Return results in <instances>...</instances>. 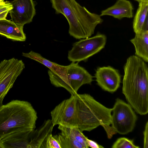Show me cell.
Returning a JSON list of instances; mask_svg holds the SVG:
<instances>
[{
    "label": "cell",
    "mask_w": 148,
    "mask_h": 148,
    "mask_svg": "<svg viewBox=\"0 0 148 148\" xmlns=\"http://www.w3.org/2000/svg\"><path fill=\"white\" fill-rule=\"evenodd\" d=\"M1 139H0V148H2L1 146Z\"/></svg>",
    "instance_id": "obj_26"
},
{
    "label": "cell",
    "mask_w": 148,
    "mask_h": 148,
    "mask_svg": "<svg viewBox=\"0 0 148 148\" xmlns=\"http://www.w3.org/2000/svg\"><path fill=\"white\" fill-rule=\"evenodd\" d=\"M95 77L98 85L105 91L114 92L119 87L121 75L118 70L110 66L97 68Z\"/></svg>",
    "instance_id": "obj_11"
},
{
    "label": "cell",
    "mask_w": 148,
    "mask_h": 148,
    "mask_svg": "<svg viewBox=\"0 0 148 148\" xmlns=\"http://www.w3.org/2000/svg\"><path fill=\"white\" fill-rule=\"evenodd\" d=\"M38 117L29 102L13 100L0 108V139L12 133L34 130Z\"/></svg>",
    "instance_id": "obj_4"
},
{
    "label": "cell",
    "mask_w": 148,
    "mask_h": 148,
    "mask_svg": "<svg viewBox=\"0 0 148 148\" xmlns=\"http://www.w3.org/2000/svg\"><path fill=\"white\" fill-rule=\"evenodd\" d=\"M56 13L61 14L69 25V33L74 38L80 39L90 37L95 29L103 20L98 14L92 13L76 0H50Z\"/></svg>",
    "instance_id": "obj_2"
},
{
    "label": "cell",
    "mask_w": 148,
    "mask_h": 148,
    "mask_svg": "<svg viewBox=\"0 0 148 148\" xmlns=\"http://www.w3.org/2000/svg\"><path fill=\"white\" fill-rule=\"evenodd\" d=\"M130 41L135 47L136 55L148 62V30H142L135 34L134 37Z\"/></svg>",
    "instance_id": "obj_16"
},
{
    "label": "cell",
    "mask_w": 148,
    "mask_h": 148,
    "mask_svg": "<svg viewBox=\"0 0 148 148\" xmlns=\"http://www.w3.org/2000/svg\"><path fill=\"white\" fill-rule=\"evenodd\" d=\"M58 129L62 134L70 137L80 143L84 148H88L86 137L78 127H67L59 125Z\"/></svg>",
    "instance_id": "obj_18"
},
{
    "label": "cell",
    "mask_w": 148,
    "mask_h": 148,
    "mask_svg": "<svg viewBox=\"0 0 148 148\" xmlns=\"http://www.w3.org/2000/svg\"><path fill=\"white\" fill-rule=\"evenodd\" d=\"M75 106L77 127L82 131H90L101 126L108 138L116 132L111 124L112 108L101 104L89 94H75Z\"/></svg>",
    "instance_id": "obj_3"
},
{
    "label": "cell",
    "mask_w": 148,
    "mask_h": 148,
    "mask_svg": "<svg viewBox=\"0 0 148 148\" xmlns=\"http://www.w3.org/2000/svg\"><path fill=\"white\" fill-rule=\"evenodd\" d=\"M23 26L6 18L0 20V34L14 41H24L26 39Z\"/></svg>",
    "instance_id": "obj_14"
},
{
    "label": "cell",
    "mask_w": 148,
    "mask_h": 148,
    "mask_svg": "<svg viewBox=\"0 0 148 148\" xmlns=\"http://www.w3.org/2000/svg\"><path fill=\"white\" fill-rule=\"evenodd\" d=\"M51 119L45 120L38 129L31 131L29 135L28 148H46V141L53 127Z\"/></svg>",
    "instance_id": "obj_12"
},
{
    "label": "cell",
    "mask_w": 148,
    "mask_h": 148,
    "mask_svg": "<svg viewBox=\"0 0 148 148\" xmlns=\"http://www.w3.org/2000/svg\"><path fill=\"white\" fill-rule=\"evenodd\" d=\"M10 2L13 8L9 13L13 22L23 26L32 21L36 14L33 0H14Z\"/></svg>",
    "instance_id": "obj_10"
},
{
    "label": "cell",
    "mask_w": 148,
    "mask_h": 148,
    "mask_svg": "<svg viewBox=\"0 0 148 148\" xmlns=\"http://www.w3.org/2000/svg\"><path fill=\"white\" fill-rule=\"evenodd\" d=\"M106 40L105 35L98 33L94 36L76 42L68 51V58L72 62L85 61L103 48Z\"/></svg>",
    "instance_id": "obj_7"
},
{
    "label": "cell",
    "mask_w": 148,
    "mask_h": 148,
    "mask_svg": "<svg viewBox=\"0 0 148 148\" xmlns=\"http://www.w3.org/2000/svg\"><path fill=\"white\" fill-rule=\"evenodd\" d=\"M139 3L133 23V30L135 34L142 30L144 23L148 19V2Z\"/></svg>",
    "instance_id": "obj_17"
},
{
    "label": "cell",
    "mask_w": 148,
    "mask_h": 148,
    "mask_svg": "<svg viewBox=\"0 0 148 148\" xmlns=\"http://www.w3.org/2000/svg\"><path fill=\"white\" fill-rule=\"evenodd\" d=\"M112 148H138L140 147L135 145L133 140L125 137L118 138L112 145Z\"/></svg>",
    "instance_id": "obj_20"
},
{
    "label": "cell",
    "mask_w": 148,
    "mask_h": 148,
    "mask_svg": "<svg viewBox=\"0 0 148 148\" xmlns=\"http://www.w3.org/2000/svg\"><path fill=\"white\" fill-rule=\"evenodd\" d=\"M25 68L22 60L13 58L0 63V108L3 101L17 77Z\"/></svg>",
    "instance_id": "obj_8"
},
{
    "label": "cell",
    "mask_w": 148,
    "mask_h": 148,
    "mask_svg": "<svg viewBox=\"0 0 148 148\" xmlns=\"http://www.w3.org/2000/svg\"><path fill=\"white\" fill-rule=\"evenodd\" d=\"M122 93L128 103L138 114L148 112V68L141 58L129 57L124 66Z\"/></svg>",
    "instance_id": "obj_1"
},
{
    "label": "cell",
    "mask_w": 148,
    "mask_h": 148,
    "mask_svg": "<svg viewBox=\"0 0 148 148\" xmlns=\"http://www.w3.org/2000/svg\"><path fill=\"white\" fill-rule=\"evenodd\" d=\"M144 148L148 147V121H147L145 125L143 132Z\"/></svg>",
    "instance_id": "obj_23"
},
{
    "label": "cell",
    "mask_w": 148,
    "mask_h": 148,
    "mask_svg": "<svg viewBox=\"0 0 148 148\" xmlns=\"http://www.w3.org/2000/svg\"><path fill=\"white\" fill-rule=\"evenodd\" d=\"M22 55L43 64L58 74L62 79H66L68 65H62L51 62L43 57L40 54L32 51L27 53L23 52Z\"/></svg>",
    "instance_id": "obj_15"
},
{
    "label": "cell",
    "mask_w": 148,
    "mask_h": 148,
    "mask_svg": "<svg viewBox=\"0 0 148 148\" xmlns=\"http://www.w3.org/2000/svg\"><path fill=\"white\" fill-rule=\"evenodd\" d=\"M75 94L62 101L51 112L53 126L77 127L75 106Z\"/></svg>",
    "instance_id": "obj_9"
},
{
    "label": "cell",
    "mask_w": 148,
    "mask_h": 148,
    "mask_svg": "<svg viewBox=\"0 0 148 148\" xmlns=\"http://www.w3.org/2000/svg\"><path fill=\"white\" fill-rule=\"evenodd\" d=\"M112 112L111 126L116 133L125 135L133 131L137 117L128 103L117 98Z\"/></svg>",
    "instance_id": "obj_6"
},
{
    "label": "cell",
    "mask_w": 148,
    "mask_h": 148,
    "mask_svg": "<svg viewBox=\"0 0 148 148\" xmlns=\"http://www.w3.org/2000/svg\"><path fill=\"white\" fill-rule=\"evenodd\" d=\"M134 8L128 0H117L112 6L102 10L100 15L109 16L121 20L124 18H131L133 16Z\"/></svg>",
    "instance_id": "obj_13"
},
{
    "label": "cell",
    "mask_w": 148,
    "mask_h": 148,
    "mask_svg": "<svg viewBox=\"0 0 148 148\" xmlns=\"http://www.w3.org/2000/svg\"><path fill=\"white\" fill-rule=\"evenodd\" d=\"M137 1L138 3H140L142 2H148V0H134Z\"/></svg>",
    "instance_id": "obj_25"
},
{
    "label": "cell",
    "mask_w": 148,
    "mask_h": 148,
    "mask_svg": "<svg viewBox=\"0 0 148 148\" xmlns=\"http://www.w3.org/2000/svg\"><path fill=\"white\" fill-rule=\"evenodd\" d=\"M53 137L58 142L61 148H84L79 142L60 133Z\"/></svg>",
    "instance_id": "obj_19"
},
{
    "label": "cell",
    "mask_w": 148,
    "mask_h": 148,
    "mask_svg": "<svg viewBox=\"0 0 148 148\" xmlns=\"http://www.w3.org/2000/svg\"><path fill=\"white\" fill-rule=\"evenodd\" d=\"M46 145V148H61L59 143L54 138L52 134L48 136L47 140Z\"/></svg>",
    "instance_id": "obj_22"
},
{
    "label": "cell",
    "mask_w": 148,
    "mask_h": 148,
    "mask_svg": "<svg viewBox=\"0 0 148 148\" xmlns=\"http://www.w3.org/2000/svg\"><path fill=\"white\" fill-rule=\"evenodd\" d=\"M48 73L53 85L57 87L64 88L71 95L77 94L82 86L86 84H90L93 80V77L84 68L79 66L78 62H72L68 65L66 76L64 80L50 69Z\"/></svg>",
    "instance_id": "obj_5"
},
{
    "label": "cell",
    "mask_w": 148,
    "mask_h": 148,
    "mask_svg": "<svg viewBox=\"0 0 148 148\" xmlns=\"http://www.w3.org/2000/svg\"><path fill=\"white\" fill-rule=\"evenodd\" d=\"M12 8L10 2L0 0V20L6 18L10 11Z\"/></svg>",
    "instance_id": "obj_21"
},
{
    "label": "cell",
    "mask_w": 148,
    "mask_h": 148,
    "mask_svg": "<svg viewBox=\"0 0 148 148\" xmlns=\"http://www.w3.org/2000/svg\"><path fill=\"white\" fill-rule=\"evenodd\" d=\"M86 140L87 145L88 147L92 148H103L102 146L99 145L95 141L89 139L87 137Z\"/></svg>",
    "instance_id": "obj_24"
}]
</instances>
